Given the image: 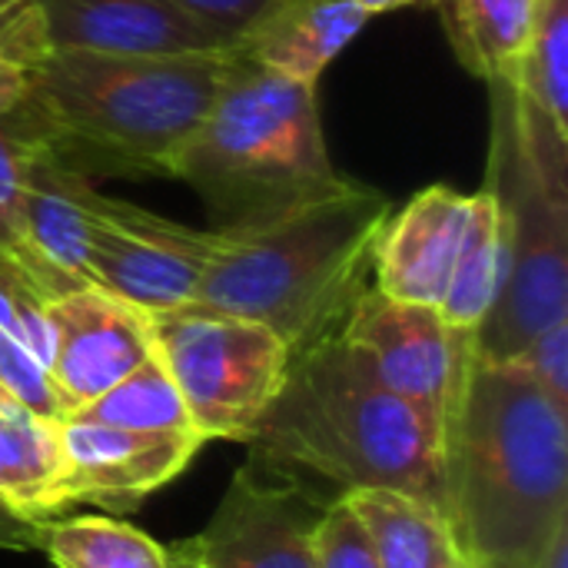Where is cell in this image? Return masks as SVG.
I'll list each match as a JSON object with an SVG mask.
<instances>
[{
	"label": "cell",
	"instance_id": "1",
	"mask_svg": "<svg viewBox=\"0 0 568 568\" xmlns=\"http://www.w3.org/2000/svg\"><path fill=\"white\" fill-rule=\"evenodd\" d=\"M446 516L469 568H532L568 523V413L516 363H469L446 429Z\"/></svg>",
	"mask_w": 568,
	"mask_h": 568
},
{
	"label": "cell",
	"instance_id": "2",
	"mask_svg": "<svg viewBox=\"0 0 568 568\" xmlns=\"http://www.w3.org/2000/svg\"><path fill=\"white\" fill-rule=\"evenodd\" d=\"M246 443L266 463L343 493L399 489L446 509L443 436L383 389L336 333L290 356L286 379Z\"/></svg>",
	"mask_w": 568,
	"mask_h": 568
},
{
	"label": "cell",
	"instance_id": "3",
	"mask_svg": "<svg viewBox=\"0 0 568 568\" xmlns=\"http://www.w3.org/2000/svg\"><path fill=\"white\" fill-rule=\"evenodd\" d=\"M393 203L363 183L260 226L213 230L193 303L273 329L290 353L339 333L369 290Z\"/></svg>",
	"mask_w": 568,
	"mask_h": 568
},
{
	"label": "cell",
	"instance_id": "4",
	"mask_svg": "<svg viewBox=\"0 0 568 568\" xmlns=\"http://www.w3.org/2000/svg\"><path fill=\"white\" fill-rule=\"evenodd\" d=\"M233 53L123 57L43 50L27 63V103L70 166L173 176L210 113Z\"/></svg>",
	"mask_w": 568,
	"mask_h": 568
},
{
	"label": "cell",
	"instance_id": "5",
	"mask_svg": "<svg viewBox=\"0 0 568 568\" xmlns=\"http://www.w3.org/2000/svg\"><path fill=\"white\" fill-rule=\"evenodd\" d=\"M173 180L203 200L210 230L260 226L356 183L329 160L316 83L280 77L243 53H233Z\"/></svg>",
	"mask_w": 568,
	"mask_h": 568
},
{
	"label": "cell",
	"instance_id": "6",
	"mask_svg": "<svg viewBox=\"0 0 568 568\" xmlns=\"http://www.w3.org/2000/svg\"><path fill=\"white\" fill-rule=\"evenodd\" d=\"M486 87L493 103L486 186L499 206L503 283L473 333V353L509 363L542 329L568 320V190L549 183L529 156L513 80Z\"/></svg>",
	"mask_w": 568,
	"mask_h": 568
},
{
	"label": "cell",
	"instance_id": "7",
	"mask_svg": "<svg viewBox=\"0 0 568 568\" xmlns=\"http://www.w3.org/2000/svg\"><path fill=\"white\" fill-rule=\"evenodd\" d=\"M146 326L193 429L206 443H246L286 379L290 346L263 323L196 303L146 313Z\"/></svg>",
	"mask_w": 568,
	"mask_h": 568
},
{
	"label": "cell",
	"instance_id": "8",
	"mask_svg": "<svg viewBox=\"0 0 568 568\" xmlns=\"http://www.w3.org/2000/svg\"><path fill=\"white\" fill-rule=\"evenodd\" d=\"M336 336L366 363L383 389L413 406L446 443L476 356L473 333L453 329L433 306L399 303L369 286L353 303Z\"/></svg>",
	"mask_w": 568,
	"mask_h": 568
},
{
	"label": "cell",
	"instance_id": "9",
	"mask_svg": "<svg viewBox=\"0 0 568 568\" xmlns=\"http://www.w3.org/2000/svg\"><path fill=\"white\" fill-rule=\"evenodd\" d=\"M316 503L286 469L253 453L226 486L213 519L170 549L190 568H316Z\"/></svg>",
	"mask_w": 568,
	"mask_h": 568
},
{
	"label": "cell",
	"instance_id": "10",
	"mask_svg": "<svg viewBox=\"0 0 568 568\" xmlns=\"http://www.w3.org/2000/svg\"><path fill=\"white\" fill-rule=\"evenodd\" d=\"M0 50L23 70L43 50L123 57L236 53L170 0H27L0 27Z\"/></svg>",
	"mask_w": 568,
	"mask_h": 568
},
{
	"label": "cell",
	"instance_id": "11",
	"mask_svg": "<svg viewBox=\"0 0 568 568\" xmlns=\"http://www.w3.org/2000/svg\"><path fill=\"white\" fill-rule=\"evenodd\" d=\"M50 383L63 419L103 396L153 356L146 313L97 286H77L47 303Z\"/></svg>",
	"mask_w": 568,
	"mask_h": 568
},
{
	"label": "cell",
	"instance_id": "12",
	"mask_svg": "<svg viewBox=\"0 0 568 568\" xmlns=\"http://www.w3.org/2000/svg\"><path fill=\"white\" fill-rule=\"evenodd\" d=\"M203 443L206 439L196 429L136 433L63 419V499L67 506L90 503L110 513H130L146 496L173 483L203 449Z\"/></svg>",
	"mask_w": 568,
	"mask_h": 568
},
{
	"label": "cell",
	"instance_id": "13",
	"mask_svg": "<svg viewBox=\"0 0 568 568\" xmlns=\"http://www.w3.org/2000/svg\"><path fill=\"white\" fill-rule=\"evenodd\" d=\"M469 213L473 193L466 196L449 186H426L399 213H389L373 253V290L399 303L439 310Z\"/></svg>",
	"mask_w": 568,
	"mask_h": 568
},
{
	"label": "cell",
	"instance_id": "14",
	"mask_svg": "<svg viewBox=\"0 0 568 568\" xmlns=\"http://www.w3.org/2000/svg\"><path fill=\"white\" fill-rule=\"evenodd\" d=\"M369 20L353 0H273L243 33L236 53L280 77L316 83Z\"/></svg>",
	"mask_w": 568,
	"mask_h": 568
},
{
	"label": "cell",
	"instance_id": "15",
	"mask_svg": "<svg viewBox=\"0 0 568 568\" xmlns=\"http://www.w3.org/2000/svg\"><path fill=\"white\" fill-rule=\"evenodd\" d=\"M57 153L50 130L37 110L23 100L13 110L0 113V266H7L23 286H30L43 303L87 286L50 266L30 240L27 226V186L33 166Z\"/></svg>",
	"mask_w": 568,
	"mask_h": 568
},
{
	"label": "cell",
	"instance_id": "16",
	"mask_svg": "<svg viewBox=\"0 0 568 568\" xmlns=\"http://www.w3.org/2000/svg\"><path fill=\"white\" fill-rule=\"evenodd\" d=\"M359 516L379 568H469L459 536L436 503L399 489L343 493Z\"/></svg>",
	"mask_w": 568,
	"mask_h": 568
},
{
	"label": "cell",
	"instance_id": "17",
	"mask_svg": "<svg viewBox=\"0 0 568 568\" xmlns=\"http://www.w3.org/2000/svg\"><path fill=\"white\" fill-rule=\"evenodd\" d=\"M0 503L23 519H53L63 499L60 423L27 409H0Z\"/></svg>",
	"mask_w": 568,
	"mask_h": 568
},
{
	"label": "cell",
	"instance_id": "18",
	"mask_svg": "<svg viewBox=\"0 0 568 568\" xmlns=\"http://www.w3.org/2000/svg\"><path fill=\"white\" fill-rule=\"evenodd\" d=\"M456 60L479 80H513L526 50L536 0H429Z\"/></svg>",
	"mask_w": 568,
	"mask_h": 568
},
{
	"label": "cell",
	"instance_id": "19",
	"mask_svg": "<svg viewBox=\"0 0 568 568\" xmlns=\"http://www.w3.org/2000/svg\"><path fill=\"white\" fill-rule=\"evenodd\" d=\"M37 549L53 568H173V552L120 519H37Z\"/></svg>",
	"mask_w": 568,
	"mask_h": 568
},
{
	"label": "cell",
	"instance_id": "20",
	"mask_svg": "<svg viewBox=\"0 0 568 568\" xmlns=\"http://www.w3.org/2000/svg\"><path fill=\"white\" fill-rule=\"evenodd\" d=\"M503 283V226L499 206L489 186L473 193L469 226L459 246V256L449 273L446 296L439 303V316L463 333H476L486 320L489 306L496 303Z\"/></svg>",
	"mask_w": 568,
	"mask_h": 568
},
{
	"label": "cell",
	"instance_id": "21",
	"mask_svg": "<svg viewBox=\"0 0 568 568\" xmlns=\"http://www.w3.org/2000/svg\"><path fill=\"white\" fill-rule=\"evenodd\" d=\"M67 419L136 429V433H186L193 429L190 413L183 406L180 389L156 356L143 359L133 373H126L103 396L87 403Z\"/></svg>",
	"mask_w": 568,
	"mask_h": 568
},
{
	"label": "cell",
	"instance_id": "22",
	"mask_svg": "<svg viewBox=\"0 0 568 568\" xmlns=\"http://www.w3.org/2000/svg\"><path fill=\"white\" fill-rule=\"evenodd\" d=\"M513 83L532 110L568 136V0H536Z\"/></svg>",
	"mask_w": 568,
	"mask_h": 568
},
{
	"label": "cell",
	"instance_id": "23",
	"mask_svg": "<svg viewBox=\"0 0 568 568\" xmlns=\"http://www.w3.org/2000/svg\"><path fill=\"white\" fill-rule=\"evenodd\" d=\"M0 389H7L37 419L63 423L50 369L7 329H0Z\"/></svg>",
	"mask_w": 568,
	"mask_h": 568
},
{
	"label": "cell",
	"instance_id": "24",
	"mask_svg": "<svg viewBox=\"0 0 568 568\" xmlns=\"http://www.w3.org/2000/svg\"><path fill=\"white\" fill-rule=\"evenodd\" d=\"M316 568H379L369 536L343 493L326 503L316 523Z\"/></svg>",
	"mask_w": 568,
	"mask_h": 568
},
{
	"label": "cell",
	"instance_id": "25",
	"mask_svg": "<svg viewBox=\"0 0 568 568\" xmlns=\"http://www.w3.org/2000/svg\"><path fill=\"white\" fill-rule=\"evenodd\" d=\"M516 366L526 369V376L559 406L568 413V320L542 329L536 339H529V346L509 359Z\"/></svg>",
	"mask_w": 568,
	"mask_h": 568
},
{
	"label": "cell",
	"instance_id": "26",
	"mask_svg": "<svg viewBox=\"0 0 568 568\" xmlns=\"http://www.w3.org/2000/svg\"><path fill=\"white\" fill-rule=\"evenodd\" d=\"M170 3H176L186 17H193L206 30H213L223 43L240 50L243 33L260 20V13L273 0H170Z\"/></svg>",
	"mask_w": 568,
	"mask_h": 568
},
{
	"label": "cell",
	"instance_id": "27",
	"mask_svg": "<svg viewBox=\"0 0 568 568\" xmlns=\"http://www.w3.org/2000/svg\"><path fill=\"white\" fill-rule=\"evenodd\" d=\"M0 549L10 552L37 549V519H23L0 503Z\"/></svg>",
	"mask_w": 568,
	"mask_h": 568
},
{
	"label": "cell",
	"instance_id": "28",
	"mask_svg": "<svg viewBox=\"0 0 568 568\" xmlns=\"http://www.w3.org/2000/svg\"><path fill=\"white\" fill-rule=\"evenodd\" d=\"M27 100V70L0 50V113Z\"/></svg>",
	"mask_w": 568,
	"mask_h": 568
},
{
	"label": "cell",
	"instance_id": "29",
	"mask_svg": "<svg viewBox=\"0 0 568 568\" xmlns=\"http://www.w3.org/2000/svg\"><path fill=\"white\" fill-rule=\"evenodd\" d=\"M532 568H568V523L556 529V536L549 539L546 552Z\"/></svg>",
	"mask_w": 568,
	"mask_h": 568
},
{
	"label": "cell",
	"instance_id": "30",
	"mask_svg": "<svg viewBox=\"0 0 568 568\" xmlns=\"http://www.w3.org/2000/svg\"><path fill=\"white\" fill-rule=\"evenodd\" d=\"M353 3H359L369 17L389 13V10H403V7H429V0H353Z\"/></svg>",
	"mask_w": 568,
	"mask_h": 568
},
{
	"label": "cell",
	"instance_id": "31",
	"mask_svg": "<svg viewBox=\"0 0 568 568\" xmlns=\"http://www.w3.org/2000/svg\"><path fill=\"white\" fill-rule=\"evenodd\" d=\"M23 3H27V0H0V27H3Z\"/></svg>",
	"mask_w": 568,
	"mask_h": 568
},
{
	"label": "cell",
	"instance_id": "32",
	"mask_svg": "<svg viewBox=\"0 0 568 568\" xmlns=\"http://www.w3.org/2000/svg\"><path fill=\"white\" fill-rule=\"evenodd\" d=\"M173 568H190V566H183V562H180V559L173 556Z\"/></svg>",
	"mask_w": 568,
	"mask_h": 568
},
{
	"label": "cell",
	"instance_id": "33",
	"mask_svg": "<svg viewBox=\"0 0 568 568\" xmlns=\"http://www.w3.org/2000/svg\"><path fill=\"white\" fill-rule=\"evenodd\" d=\"M476 568H509V566H476Z\"/></svg>",
	"mask_w": 568,
	"mask_h": 568
}]
</instances>
